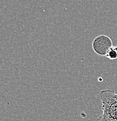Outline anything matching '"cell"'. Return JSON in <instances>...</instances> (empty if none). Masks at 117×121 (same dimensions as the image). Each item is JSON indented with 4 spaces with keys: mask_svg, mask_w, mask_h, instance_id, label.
Here are the masks:
<instances>
[{
    "mask_svg": "<svg viewBox=\"0 0 117 121\" xmlns=\"http://www.w3.org/2000/svg\"><path fill=\"white\" fill-rule=\"evenodd\" d=\"M100 95L103 113L97 121H117V94L114 90H104Z\"/></svg>",
    "mask_w": 117,
    "mask_h": 121,
    "instance_id": "1",
    "label": "cell"
},
{
    "mask_svg": "<svg viewBox=\"0 0 117 121\" xmlns=\"http://www.w3.org/2000/svg\"><path fill=\"white\" fill-rule=\"evenodd\" d=\"M113 47L112 40L106 35L97 36L92 42V49L94 53L100 56H105Z\"/></svg>",
    "mask_w": 117,
    "mask_h": 121,
    "instance_id": "2",
    "label": "cell"
},
{
    "mask_svg": "<svg viewBox=\"0 0 117 121\" xmlns=\"http://www.w3.org/2000/svg\"><path fill=\"white\" fill-rule=\"evenodd\" d=\"M105 57L107 58L109 60H115L117 59V52L115 51V48H114V47L113 46L110 50H109L107 54L105 56Z\"/></svg>",
    "mask_w": 117,
    "mask_h": 121,
    "instance_id": "3",
    "label": "cell"
},
{
    "mask_svg": "<svg viewBox=\"0 0 117 121\" xmlns=\"http://www.w3.org/2000/svg\"><path fill=\"white\" fill-rule=\"evenodd\" d=\"M114 48H115V51L117 52V46H114Z\"/></svg>",
    "mask_w": 117,
    "mask_h": 121,
    "instance_id": "4",
    "label": "cell"
}]
</instances>
